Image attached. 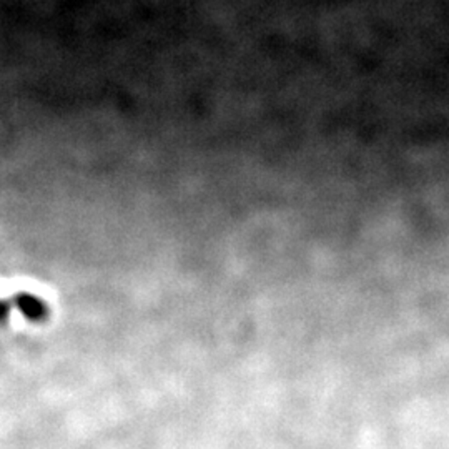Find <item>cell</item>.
<instances>
[{
    "label": "cell",
    "instance_id": "6da1fadb",
    "mask_svg": "<svg viewBox=\"0 0 449 449\" xmlns=\"http://www.w3.org/2000/svg\"><path fill=\"white\" fill-rule=\"evenodd\" d=\"M12 308H17L32 322H42V320H45L49 316V308H47V304L42 300L29 293H19L9 300V302L0 300V322H6L7 315L12 311Z\"/></svg>",
    "mask_w": 449,
    "mask_h": 449
}]
</instances>
